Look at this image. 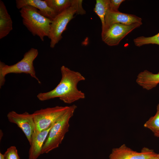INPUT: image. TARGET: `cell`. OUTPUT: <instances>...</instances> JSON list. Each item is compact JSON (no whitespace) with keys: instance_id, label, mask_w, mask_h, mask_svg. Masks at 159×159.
Segmentation results:
<instances>
[{"instance_id":"20","label":"cell","mask_w":159,"mask_h":159,"mask_svg":"<svg viewBox=\"0 0 159 159\" xmlns=\"http://www.w3.org/2000/svg\"><path fill=\"white\" fill-rule=\"evenodd\" d=\"M82 0H71V6L75 9L76 14L82 15L86 14V11L82 7Z\"/></svg>"},{"instance_id":"5","label":"cell","mask_w":159,"mask_h":159,"mask_svg":"<svg viewBox=\"0 0 159 159\" xmlns=\"http://www.w3.org/2000/svg\"><path fill=\"white\" fill-rule=\"evenodd\" d=\"M69 107L57 106L35 111L32 114L36 132H41L49 127L62 116Z\"/></svg>"},{"instance_id":"21","label":"cell","mask_w":159,"mask_h":159,"mask_svg":"<svg viewBox=\"0 0 159 159\" xmlns=\"http://www.w3.org/2000/svg\"><path fill=\"white\" fill-rule=\"evenodd\" d=\"M124 0H109V11L113 12H117L119 11L118 9Z\"/></svg>"},{"instance_id":"24","label":"cell","mask_w":159,"mask_h":159,"mask_svg":"<svg viewBox=\"0 0 159 159\" xmlns=\"http://www.w3.org/2000/svg\"><path fill=\"white\" fill-rule=\"evenodd\" d=\"M154 134L155 137L159 138V132L155 133Z\"/></svg>"},{"instance_id":"14","label":"cell","mask_w":159,"mask_h":159,"mask_svg":"<svg viewBox=\"0 0 159 159\" xmlns=\"http://www.w3.org/2000/svg\"><path fill=\"white\" fill-rule=\"evenodd\" d=\"M136 81L143 89L151 90L159 84V72L155 74L145 70L139 74Z\"/></svg>"},{"instance_id":"22","label":"cell","mask_w":159,"mask_h":159,"mask_svg":"<svg viewBox=\"0 0 159 159\" xmlns=\"http://www.w3.org/2000/svg\"><path fill=\"white\" fill-rule=\"evenodd\" d=\"M149 159H159V154H158L156 156Z\"/></svg>"},{"instance_id":"6","label":"cell","mask_w":159,"mask_h":159,"mask_svg":"<svg viewBox=\"0 0 159 159\" xmlns=\"http://www.w3.org/2000/svg\"><path fill=\"white\" fill-rule=\"evenodd\" d=\"M76 10L70 7L57 14L52 20L48 37L50 39V47L54 48L62 38V34L69 22L73 18Z\"/></svg>"},{"instance_id":"7","label":"cell","mask_w":159,"mask_h":159,"mask_svg":"<svg viewBox=\"0 0 159 159\" xmlns=\"http://www.w3.org/2000/svg\"><path fill=\"white\" fill-rule=\"evenodd\" d=\"M141 25L137 24L127 25L117 23L112 24L102 30V40L108 46L117 45L128 34Z\"/></svg>"},{"instance_id":"8","label":"cell","mask_w":159,"mask_h":159,"mask_svg":"<svg viewBox=\"0 0 159 159\" xmlns=\"http://www.w3.org/2000/svg\"><path fill=\"white\" fill-rule=\"evenodd\" d=\"M7 117L9 122L16 124L22 130L30 145L33 136L36 131L32 114L26 112L19 114L12 111L8 113Z\"/></svg>"},{"instance_id":"17","label":"cell","mask_w":159,"mask_h":159,"mask_svg":"<svg viewBox=\"0 0 159 159\" xmlns=\"http://www.w3.org/2000/svg\"><path fill=\"white\" fill-rule=\"evenodd\" d=\"M144 126L150 130L154 134L159 132V103L157 107L156 114L146 121Z\"/></svg>"},{"instance_id":"18","label":"cell","mask_w":159,"mask_h":159,"mask_svg":"<svg viewBox=\"0 0 159 159\" xmlns=\"http://www.w3.org/2000/svg\"><path fill=\"white\" fill-rule=\"evenodd\" d=\"M133 42L135 45L137 47L148 44L159 45V32L151 37L141 36L138 37L134 39Z\"/></svg>"},{"instance_id":"15","label":"cell","mask_w":159,"mask_h":159,"mask_svg":"<svg viewBox=\"0 0 159 159\" xmlns=\"http://www.w3.org/2000/svg\"><path fill=\"white\" fill-rule=\"evenodd\" d=\"M109 0H96L93 11L100 18L102 24V30L105 26V18L109 9Z\"/></svg>"},{"instance_id":"9","label":"cell","mask_w":159,"mask_h":159,"mask_svg":"<svg viewBox=\"0 0 159 159\" xmlns=\"http://www.w3.org/2000/svg\"><path fill=\"white\" fill-rule=\"evenodd\" d=\"M158 154L152 149L143 148L140 152L134 151L124 144L112 149L108 159H149Z\"/></svg>"},{"instance_id":"16","label":"cell","mask_w":159,"mask_h":159,"mask_svg":"<svg viewBox=\"0 0 159 159\" xmlns=\"http://www.w3.org/2000/svg\"><path fill=\"white\" fill-rule=\"evenodd\" d=\"M48 6L57 15L71 6V0H44Z\"/></svg>"},{"instance_id":"10","label":"cell","mask_w":159,"mask_h":159,"mask_svg":"<svg viewBox=\"0 0 159 159\" xmlns=\"http://www.w3.org/2000/svg\"><path fill=\"white\" fill-rule=\"evenodd\" d=\"M105 24L103 29L115 23H120L127 25L137 24H142V19L135 15L126 14L119 11L113 12L108 10L105 18Z\"/></svg>"},{"instance_id":"3","label":"cell","mask_w":159,"mask_h":159,"mask_svg":"<svg viewBox=\"0 0 159 159\" xmlns=\"http://www.w3.org/2000/svg\"><path fill=\"white\" fill-rule=\"evenodd\" d=\"M77 108L75 105L68 109L51 128L44 144L42 154L47 153L58 148L61 144L66 133L68 131L69 122Z\"/></svg>"},{"instance_id":"2","label":"cell","mask_w":159,"mask_h":159,"mask_svg":"<svg viewBox=\"0 0 159 159\" xmlns=\"http://www.w3.org/2000/svg\"><path fill=\"white\" fill-rule=\"evenodd\" d=\"M19 11L24 25L34 36H37L44 41V37L49 36L52 21L30 6L23 7Z\"/></svg>"},{"instance_id":"13","label":"cell","mask_w":159,"mask_h":159,"mask_svg":"<svg viewBox=\"0 0 159 159\" xmlns=\"http://www.w3.org/2000/svg\"><path fill=\"white\" fill-rule=\"evenodd\" d=\"M12 21L4 2L0 0V39L6 36L12 30Z\"/></svg>"},{"instance_id":"19","label":"cell","mask_w":159,"mask_h":159,"mask_svg":"<svg viewBox=\"0 0 159 159\" xmlns=\"http://www.w3.org/2000/svg\"><path fill=\"white\" fill-rule=\"evenodd\" d=\"M5 159H20L16 147L14 146L8 148L4 154Z\"/></svg>"},{"instance_id":"4","label":"cell","mask_w":159,"mask_h":159,"mask_svg":"<svg viewBox=\"0 0 159 159\" xmlns=\"http://www.w3.org/2000/svg\"><path fill=\"white\" fill-rule=\"evenodd\" d=\"M38 54V50L31 48L26 52L23 58L16 64L11 65L0 62V88L4 85L5 77L9 73H24L29 74L36 80L39 84L41 82L36 75L33 62Z\"/></svg>"},{"instance_id":"11","label":"cell","mask_w":159,"mask_h":159,"mask_svg":"<svg viewBox=\"0 0 159 159\" xmlns=\"http://www.w3.org/2000/svg\"><path fill=\"white\" fill-rule=\"evenodd\" d=\"M54 124L48 128L41 132L36 131L34 134L29 150V159H37L42 154L44 144Z\"/></svg>"},{"instance_id":"12","label":"cell","mask_w":159,"mask_h":159,"mask_svg":"<svg viewBox=\"0 0 159 159\" xmlns=\"http://www.w3.org/2000/svg\"><path fill=\"white\" fill-rule=\"evenodd\" d=\"M16 7L19 9L26 6H30L38 9L40 14L52 21L57 15L47 5L44 0H16Z\"/></svg>"},{"instance_id":"23","label":"cell","mask_w":159,"mask_h":159,"mask_svg":"<svg viewBox=\"0 0 159 159\" xmlns=\"http://www.w3.org/2000/svg\"><path fill=\"white\" fill-rule=\"evenodd\" d=\"M0 159H5L4 154H2L1 152L0 153Z\"/></svg>"},{"instance_id":"1","label":"cell","mask_w":159,"mask_h":159,"mask_svg":"<svg viewBox=\"0 0 159 159\" xmlns=\"http://www.w3.org/2000/svg\"><path fill=\"white\" fill-rule=\"evenodd\" d=\"M60 70L62 78L58 84L51 91L39 93L37 95L38 99L44 101L58 97L68 104L84 99L85 93L77 87L79 82L85 80L84 76L80 72L71 70L64 65L61 67Z\"/></svg>"}]
</instances>
